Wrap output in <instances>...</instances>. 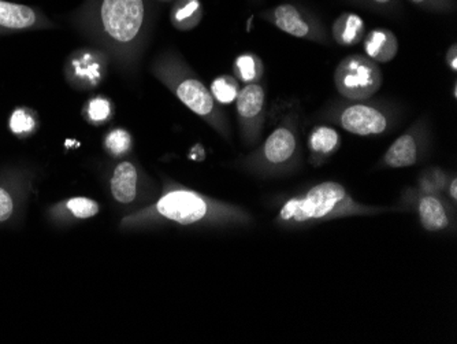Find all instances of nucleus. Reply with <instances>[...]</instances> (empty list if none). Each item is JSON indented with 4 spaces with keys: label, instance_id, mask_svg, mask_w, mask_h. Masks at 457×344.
<instances>
[{
    "label": "nucleus",
    "instance_id": "obj_1",
    "mask_svg": "<svg viewBox=\"0 0 457 344\" xmlns=\"http://www.w3.org/2000/svg\"><path fill=\"white\" fill-rule=\"evenodd\" d=\"M155 0H84L71 20L92 46L109 54L118 73H138L158 17Z\"/></svg>",
    "mask_w": 457,
    "mask_h": 344
},
{
    "label": "nucleus",
    "instance_id": "obj_2",
    "mask_svg": "<svg viewBox=\"0 0 457 344\" xmlns=\"http://www.w3.org/2000/svg\"><path fill=\"white\" fill-rule=\"evenodd\" d=\"M253 221V215L238 205L207 197L171 180H164L161 195L147 206L123 215L120 230L138 232L168 225L232 230L249 227Z\"/></svg>",
    "mask_w": 457,
    "mask_h": 344
},
{
    "label": "nucleus",
    "instance_id": "obj_3",
    "mask_svg": "<svg viewBox=\"0 0 457 344\" xmlns=\"http://www.w3.org/2000/svg\"><path fill=\"white\" fill-rule=\"evenodd\" d=\"M151 74L163 84L182 105L202 118L223 140H232V127L209 87L176 50L159 54L151 63Z\"/></svg>",
    "mask_w": 457,
    "mask_h": 344
},
{
    "label": "nucleus",
    "instance_id": "obj_4",
    "mask_svg": "<svg viewBox=\"0 0 457 344\" xmlns=\"http://www.w3.org/2000/svg\"><path fill=\"white\" fill-rule=\"evenodd\" d=\"M387 210V207L361 204L343 184L323 181L304 194L289 197L279 209L276 224L284 228L307 227L337 218L382 214Z\"/></svg>",
    "mask_w": 457,
    "mask_h": 344
},
{
    "label": "nucleus",
    "instance_id": "obj_5",
    "mask_svg": "<svg viewBox=\"0 0 457 344\" xmlns=\"http://www.w3.org/2000/svg\"><path fill=\"white\" fill-rule=\"evenodd\" d=\"M302 161L299 113L282 117L273 132L253 153L238 159L236 165L256 176H277L294 172Z\"/></svg>",
    "mask_w": 457,
    "mask_h": 344
},
{
    "label": "nucleus",
    "instance_id": "obj_6",
    "mask_svg": "<svg viewBox=\"0 0 457 344\" xmlns=\"http://www.w3.org/2000/svg\"><path fill=\"white\" fill-rule=\"evenodd\" d=\"M320 118L356 136H381L399 122L400 110L386 100H333L320 112Z\"/></svg>",
    "mask_w": 457,
    "mask_h": 344
},
{
    "label": "nucleus",
    "instance_id": "obj_7",
    "mask_svg": "<svg viewBox=\"0 0 457 344\" xmlns=\"http://www.w3.org/2000/svg\"><path fill=\"white\" fill-rule=\"evenodd\" d=\"M109 189L114 204L125 214L147 206L154 200L153 181L132 155L117 159L110 171Z\"/></svg>",
    "mask_w": 457,
    "mask_h": 344
},
{
    "label": "nucleus",
    "instance_id": "obj_8",
    "mask_svg": "<svg viewBox=\"0 0 457 344\" xmlns=\"http://www.w3.org/2000/svg\"><path fill=\"white\" fill-rule=\"evenodd\" d=\"M449 174L440 168L425 171L418 181L417 212L420 225L428 232H444L453 224V207L445 189Z\"/></svg>",
    "mask_w": 457,
    "mask_h": 344
},
{
    "label": "nucleus",
    "instance_id": "obj_9",
    "mask_svg": "<svg viewBox=\"0 0 457 344\" xmlns=\"http://www.w3.org/2000/svg\"><path fill=\"white\" fill-rule=\"evenodd\" d=\"M384 74L369 56H345L335 71V86L344 99H370L381 89Z\"/></svg>",
    "mask_w": 457,
    "mask_h": 344
},
{
    "label": "nucleus",
    "instance_id": "obj_10",
    "mask_svg": "<svg viewBox=\"0 0 457 344\" xmlns=\"http://www.w3.org/2000/svg\"><path fill=\"white\" fill-rule=\"evenodd\" d=\"M262 20L278 28L287 35L294 38L330 45V33L326 29L320 18L310 10L295 4H279L261 13Z\"/></svg>",
    "mask_w": 457,
    "mask_h": 344
},
{
    "label": "nucleus",
    "instance_id": "obj_11",
    "mask_svg": "<svg viewBox=\"0 0 457 344\" xmlns=\"http://www.w3.org/2000/svg\"><path fill=\"white\" fill-rule=\"evenodd\" d=\"M35 177V172L24 166H7L0 171V227H12L22 220Z\"/></svg>",
    "mask_w": 457,
    "mask_h": 344
},
{
    "label": "nucleus",
    "instance_id": "obj_12",
    "mask_svg": "<svg viewBox=\"0 0 457 344\" xmlns=\"http://www.w3.org/2000/svg\"><path fill=\"white\" fill-rule=\"evenodd\" d=\"M110 66L112 61L106 51L95 46L77 48L66 58L63 76L66 83L76 91H95L109 76Z\"/></svg>",
    "mask_w": 457,
    "mask_h": 344
},
{
    "label": "nucleus",
    "instance_id": "obj_13",
    "mask_svg": "<svg viewBox=\"0 0 457 344\" xmlns=\"http://www.w3.org/2000/svg\"><path fill=\"white\" fill-rule=\"evenodd\" d=\"M430 146V124L422 118L393 141L382 155L379 165L390 169L411 168L428 155Z\"/></svg>",
    "mask_w": 457,
    "mask_h": 344
},
{
    "label": "nucleus",
    "instance_id": "obj_14",
    "mask_svg": "<svg viewBox=\"0 0 457 344\" xmlns=\"http://www.w3.org/2000/svg\"><path fill=\"white\" fill-rule=\"evenodd\" d=\"M240 138L246 147H256L266 122V91L261 83L245 84L236 99Z\"/></svg>",
    "mask_w": 457,
    "mask_h": 344
},
{
    "label": "nucleus",
    "instance_id": "obj_15",
    "mask_svg": "<svg viewBox=\"0 0 457 344\" xmlns=\"http://www.w3.org/2000/svg\"><path fill=\"white\" fill-rule=\"evenodd\" d=\"M55 27L47 14L37 7L0 0V36L54 29Z\"/></svg>",
    "mask_w": 457,
    "mask_h": 344
},
{
    "label": "nucleus",
    "instance_id": "obj_16",
    "mask_svg": "<svg viewBox=\"0 0 457 344\" xmlns=\"http://www.w3.org/2000/svg\"><path fill=\"white\" fill-rule=\"evenodd\" d=\"M102 212L99 202L89 197H71L50 205L46 218L53 227L69 228L91 220Z\"/></svg>",
    "mask_w": 457,
    "mask_h": 344
},
{
    "label": "nucleus",
    "instance_id": "obj_17",
    "mask_svg": "<svg viewBox=\"0 0 457 344\" xmlns=\"http://www.w3.org/2000/svg\"><path fill=\"white\" fill-rule=\"evenodd\" d=\"M307 145L311 165L320 166L340 150L341 135L328 125H317L308 135Z\"/></svg>",
    "mask_w": 457,
    "mask_h": 344
},
{
    "label": "nucleus",
    "instance_id": "obj_18",
    "mask_svg": "<svg viewBox=\"0 0 457 344\" xmlns=\"http://www.w3.org/2000/svg\"><path fill=\"white\" fill-rule=\"evenodd\" d=\"M364 53L377 63H387L399 53V40L392 30L377 28L364 35Z\"/></svg>",
    "mask_w": 457,
    "mask_h": 344
},
{
    "label": "nucleus",
    "instance_id": "obj_19",
    "mask_svg": "<svg viewBox=\"0 0 457 344\" xmlns=\"http://www.w3.org/2000/svg\"><path fill=\"white\" fill-rule=\"evenodd\" d=\"M366 24L361 15L343 13L331 25L330 36L341 47H353L363 42Z\"/></svg>",
    "mask_w": 457,
    "mask_h": 344
},
{
    "label": "nucleus",
    "instance_id": "obj_20",
    "mask_svg": "<svg viewBox=\"0 0 457 344\" xmlns=\"http://www.w3.org/2000/svg\"><path fill=\"white\" fill-rule=\"evenodd\" d=\"M204 9L200 0H176L170 9V22L177 30L188 32L199 27Z\"/></svg>",
    "mask_w": 457,
    "mask_h": 344
},
{
    "label": "nucleus",
    "instance_id": "obj_21",
    "mask_svg": "<svg viewBox=\"0 0 457 344\" xmlns=\"http://www.w3.org/2000/svg\"><path fill=\"white\" fill-rule=\"evenodd\" d=\"M115 105L106 95H95L87 100L81 109V115L87 124L103 127L114 118Z\"/></svg>",
    "mask_w": 457,
    "mask_h": 344
},
{
    "label": "nucleus",
    "instance_id": "obj_22",
    "mask_svg": "<svg viewBox=\"0 0 457 344\" xmlns=\"http://www.w3.org/2000/svg\"><path fill=\"white\" fill-rule=\"evenodd\" d=\"M7 125L15 138L24 140V138H32L37 132L40 128V117L38 113L30 107H15L10 114Z\"/></svg>",
    "mask_w": 457,
    "mask_h": 344
},
{
    "label": "nucleus",
    "instance_id": "obj_23",
    "mask_svg": "<svg viewBox=\"0 0 457 344\" xmlns=\"http://www.w3.org/2000/svg\"><path fill=\"white\" fill-rule=\"evenodd\" d=\"M233 73L240 83H261L264 74L263 61L253 53L240 54L233 63Z\"/></svg>",
    "mask_w": 457,
    "mask_h": 344
},
{
    "label": "nucleus",
    "instance_id": "obj_24",
    "mask_svg": "<svg viewBox=\"0 0 457 344\" xmlns=\"http://www.w3.org/2000/svg\"><path fill=\"white\" fill-rule=\"evenodd\" d=\"M103 148L112 158H127L135 148L133 135L125 128H112L103 138Z\"/></svg>",
    "mask_w": 457,
    "mask_h": 344
},
{
    "label": "nucleus",
    "instance_id": "obj_25",
    "mask_svg": "<svg viewBox=\"0 0 457 344\" xmlns=\"http://www.w3.org/2000/svg\"><path fill=\"white\" fill-rule=\"evenodd\" d=\"M240 81L230 74L215 77L212 87H210V91H212L215 102L220 106H228V105L235 104L238 94H240Z\"/></svg>",
    "mask_w": 457,
    "mask_h": 344
},
{
    "label": "nucleus",
    "instance_id": "obj_26",
    "mask_svg": "<svg viewBox=\"0 0 457 344\" xmlns=\"http://www.w3.org/2000/svg\"><path fill=\"white\" fill-rule=\"evenodd\" d=\"M348 2L378 14L396 15L402 12V0H348Z\"/></svg>",
    "mask_w": 457,
    "mask_h": 344
},
{
    "label": "nucleus",
    "instance_id": "obj_27",
    "mask_svg": "<svg viewBox=\"0 0 457 344\" xmlns=\"http://www.w3.org/2000/svg\"><path fill=\"white\" fill-rule=\"evenodd\" d=\"M411 4L428 13L438 14H452L456 13V0H410Z\"/></svg>",
    "mask_w": 457,
    "mask_h": 344
},
{
    "label": "nucleus",
    "instance_id": "obj_28",
    "mask_svg": "<svg viewBox=\"0 0 457 344\" xmlns=\"http://www.w3.org/2000/svg\"><path fill=\"white\" fill-rule=\"evenodd\" d=\"M446 66L451 69L452 71H457V46L456 43L451 46L445 54Z\"/></svg>",
    "mask_w": 457,
    "mask_h": 344
},
{
    "label": "nucleus",
    "instance_id": "obj_29",
    "mask_svg": "<svg viewBox=\"0 0 457 344\" xmlns=\"http://www.w3.org/2000/svg\"><path fill=\"white\" fill-rule=\"evenodd\" d=\"M446 197L448 199H451L452 204L456 205L457 202V179L456 177H452L448 181V186H446L445 189Z\"/></svg>",
    "mask_w": 457,
    "mask_h": 344
},
{
    "label": "nucleus",
    "instance_id": "obj_30",
    "mask_svg": "<svg viewBox=\"0 0 457 344\" xmlns=\"http://www.w3.org/2000/svg\"><path fill=\"white\" fill-rule=\"evenodd\" d=\"M249 2H251V4H253V6H258V4H261L262 2H263V0H249Z\"/></svg>",
    "mask_w": 457,
    "mask_h": 344
},
{
    "label": "nucleus",
    "instance_id": "obj_31",
    "mask_svg": "<svg viewBox=\"0 0 457 344\" xmlns=\"http://www.w3.org/2000/svg\"><path fill=\"white\" fill-rule=\"evenodd\" d=\"M155 2H159V4H171V2H176V0H155Z\"/></svg>",
    "mask_w": 457,
    "mask_h": 344
},
{
    "label": "nucleus",
    "instance_id": "obj_32",
    "mask_svg": "<svg viewBox=\"0 0 457 344\" xmlns=\"http://www.w3.org/2000/svg\"><path fill=\"white\" fill-rule=\"evenodd\" d=\"M453 97L454 99H456L457 97V84L454 83V86H453Z\"/></svg>",
    "mask_w": 457,
    "mask_h": 344
}]
</instances>
